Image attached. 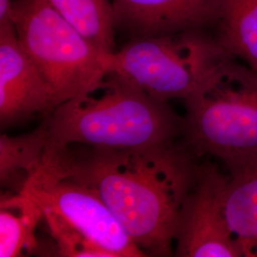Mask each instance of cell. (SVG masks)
<instances>
[{
  "mask_svg": "<svg viewBox=\"0 0 257 257\" xmlns=\"http://www.w3.org/2000/svg\"><path fill=\"white\" fill-rule=\"evenodd\" d=\"M42 170L85 184L99 194L145 253L169 256L184 202L197 172L175 143L110 149L73 144L47 149Z\"/></svg>",
  "mask_w": 257,
  "mask_h": 257,
  "instance_id": "6da1fadb",
  "label": "cell"
},
{
  "mask_svg": "<svg viewBox=\"0 0 257 257\" xmlns=\"http://www.w3.org/2000/svg\"><path fill=\"white\" fill-rule=\"evenodd\" d=\"M47 149L73 144L110 149L147 147L174 142L184 119L167 102L108 73L96 86L58 105L44 122Z\"/></svg>",
  "mask_w": 257,
  "mask_h": 257,
  "instance_id": "7a4b0ae2",
  "label": "cell"
},
{
  "mask_svg": "<svg viewBox=\"0 0 257 257\" xmlns=\"http://www.w3.org/2000/svg\"><path fill=\"white\" fill-rule=\"evenodd\" d=\"M228 56L185 99L184 132L199 155L230 167L257 158V73Z\"/></svg>",
  "mask_w": 257,
  "mask_h": 257,
  "instance_id": "3957f363",
  "label": "cell"
},
{
  "mask_svg": "<svg viewBox=\"0 0 257 257\" xmlns=\"http://www.w3.org/2000/svg\"><path fill=\"white\" fill-rule=\"evenodd\" d=\"M13 22L56 107L91 90L109 73L110 55L93 46L47 0H15Z\"/></svg>",
  "mask_w": 257,
  "mask_h": 257,
  "instance_id": "277c9868",
  "label": "cell"
},
{
  "mask_svg": "<svg viewBox=\"0 0 257 257\" xmlns=\"http://www.w3.org/2000/svg\"><path fill=\"white\" fill-rule=\"evenodd\" d=\"M199 31L136 37L110 55L109 73L157 100H185L230 56L217 40Z\"/></svg>",
  "mask_w": 257,
  "mask_h": 257,
  "instance_id": "5b68a950",
  "label": "cell"
},
{
  "mask_svg": "<svg viewBox=\"0 0 257 257\" xmlns=\"http://www.w3.org/2000/svg\"><path fill=\"white\" fill-rule=\"evenodd\" d=\"M21 194L42 211H52L112 257L147 254L121 226L99 194L74 179L39 170Z\"/></svg>",
  "mask_w": 257,
  "mask_h": 257,
  "instance_id": "8992f818",
  "label": "cell"
},
{
  "mask_svg": "<svg viewBox=\"0 0 257 257\" xmlns=\"http://www.w3.org/2000/svg\"><path fill=\"white\" fill-rule=\"evenodd\" d=\"M226 176L214 169L198 170L188 194L175 236L177 256L242 257L223 210Z\"/></svg>",
  "mask_w": 257,
  "mask_h": 257,
  "instance_id": "52a82bcc",
  "label": "cell"
},
{
  "mask_svg": "<svg viewBox=\"0 0 257 257\" xmlns=\"http://www.w3.org/2000/svg\"><path fill=\"white\" fill-rule=\"evenodd\" d=\"M55 107L53 93L21 46L15 25L0 26L1 125L50 113Z\"/></svg>",
  "mask_w": 257,
  "mask_h": 257,
  "instance_id": "ba28073f",
  "label": "cell"
},
{
  "mask_svg": "<svg viewBox=\"0 0 257 257\" xmlns=\"http://www.w3.org/2000/svg\"><path fill=\"white\" fill-rule=\"evenodd\" d=\"M115 28L136 37L197 31L217 23L219 0H111Z\"/></svg>",
  "mask_w": 257,
  "mask_h": 257,
  "instance_id": "9c48e42d",
  "label": "cell"
},
{
  "mask_svg": "<svg viewBox=\"0 0 257 257\" xmlns=\"http://www.w3.org/2000/svg\"><path fill=\"white\" fill-rule=\"evenodd\" d=\"M223 210L242 257H257V158L229 167Z\"/></svg>",
  "mask_w": 257,
  "mask_h": 257,
  "instance_id": "30bf717a",
  "label": "cell"
},
{
  "mask_svg": "<svg viewBox=\"0 0 257 257\" xmlns=\"http://www.w3.org/2000/svg\"><path fill=\"white\" fill-rule=\"evenodd\" d=\"M48 146L46 124L27 135L0 137V183L21 193L42 165Z\"/></svg>",
  "mask_w": 257,
  "mask_h": 257,
  "instance_id": "8fae6325",
  "label": "cell"
},
{
  "mask_svg": "<svg viewBox=\"0 0 257 257\" xmlns=\"http://www.w3.org/2000/svg\"><path fill=\"white\" fill-rule=\"evenodd\" d=\"M218 43L257 71V0H219Z\"/></svg>",
  "mask_w": 257,
  "mask_h": 257,
  "instance_id": "7c38bea8",
  "label": "cell"
},
{
  "mask_svg": "<svg viewBox=\"0 0 257 257\" xmlns=\"http://www.w3.org/2000/svg\"><path fill=\"white\" fill-rule=\"evenodd\" d=\"M0 208V256L35 250L38 247L35 231L43 218L42 211L21 193L2 197Z\"/></svg>",
  "mask_w": 257,
  "mask_h": 257,
  "instance_id": "4fadbf2b",
  "label": "cell"
},
{
  "mask_svg": "<svg viewBox=\"0 0 257 257\" xmlns=\"http://www.w3.org/2000/svg\"><path fill=\"white\" fill-rule=\"evenodd\" d=\"M66 20L104 54L114 51L111 0H47Z\"/></svg>",
  "mask_w": 257,
  "mask_h": 257,
  "instance_id": "5bb4252c",
  "label": "cell"
},
{
  "mask_svg": "<svg viewBox=\"0 0 257 257\" xmlns=\"http://www.w3.org/2000/svg\"><path fill=\"white\" fill-rule=\"evenodd\" d=\"M58 256L112 257L55 212L42 211Z\"/></svg>",
  "mask_w": 257,
  "mask_h": 257,
  "instance_id": "9a60e30c",
  "label": "cell"
},
{
  "mask_svg": "<svg viewBox=\"0 0 257 257\" xmlns=\"http://www.w3.org/2000/svg\"><path fill=\"white\" fill-rule=\"evenodd\" d=\"M14 0H0V26L14 24Z\"/></svg>",
  "mask_w": 257,
  "mask_h": 257,
  "instance_id": "2e32d148",
  "label": "cell"
},
{
  "mask_svg": "<svg viewBox=\"0 0 257 257\" xmlns=\"http://www.w3.org/2000/svg\"><path fill=\"white\" fill-rule=\"evenodd\" d=\"M256 73H257V71H256Z\"/></svg>",
  "mask_w": 257,
  "mask_h": 257,
  "instance_id": "e0dca14e",
  "label": "cell"
}]
</instances>
